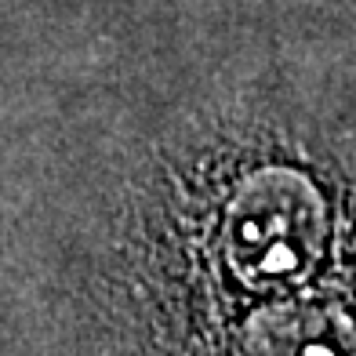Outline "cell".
<instances>
[{
  "mask_svg": "<svg viewBox=\"0 0 356 356\" xmlns=\"http://www.w3.org/2000/svg\"><path fill=\"white\" fill-rule=\"evenodd\" d=\"M225 262L251 287L284 291L302 284L323 258L327 207L298 171L269 168L251 175L229 200Z\"/></svg>",
  "mask_w": 356,
  "mask_h": 356,
  "instance_id": "obj_1",
  "label": "cell"
}]
</instances>
